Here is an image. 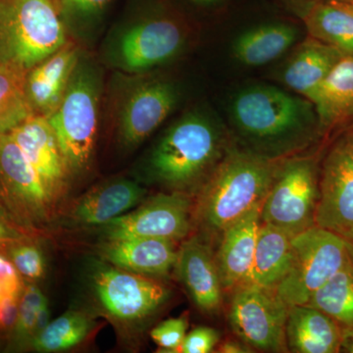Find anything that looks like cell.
<instances>
[{
    "label": "cell",
    "mask_w": 353,
    "mask_h": 353,
    "mask_svg": "<svg viewBox=\"0 0 353 353\" xmlns=\"http://www.w3.org/2000/svg\"><path fill=\"white\" fill-rule=\"evenodd\" d=\"M232 116L243 148L271 159L290 157L322 134L312 102L270 85L239 92Z\"/></svg>",
    "instance_id": "obj_1"
},
{
    "label": "cell",
    "mask_w": 353,
    "mask_h": 353,
    "mask_svg": "<svg viewBox=\"0 0 353 353\" xmlns=\"http://www.w3.org/2000/svg\"><path fill=\"white\" fill-rule=\"evenodd\" d=\"M231 148L194 196V227L209 243L261 206L281 162ZM212 245V243H211Z\"/></svg>",
    "instance_id": "obj_2"
},
{
    "label": "cell",
    "mask_w": 353,
    "mask_h": 353,
    "mask_svg": "<svg viewBox=\"0 0 353 353\" xmlns=\"http://www.w3.org/2000/svg\"><path fill=\"white\" fill-rule=\"evenodd\" d=\"M224 130L212 117L190 111L168 128L150 154V175L171 192L196 196L229 152Z\"/></svg>",
    "instance_id": "obj_3"
},
{
    "label": "cell",
    "mask_w": 353,
    "mask_h": 353,
    "mask_svg": "<svg viewBox=\"0 0 353 353\" xmlns=\"http://www.w3.org/2000/svg\"><path fill=\"white\" fill-rule=\"evenodd\" d=\"M102 90L101 68L94 58L83 51L63 101L46 118L71 175L87 171L94 159Z\"/></svg>",
    "instance_id": "obj_4"
},
{
    "label": "cell",
    "mask_w": 353,
    "mask_h": 353,
    "mask_svg": "<svg viewBox=\"0 0 353 353\" xmlns=\"http://www.w3.org/2000/svg\"><path fill=\"white\" fill-rule=\"evenodd\" d=\"M68 41L55 0H0V64L28 72Z\"/></svg>",
    "instance_id": "obj_5"
},
{
    "label": "cell",
    "mask_w": 353,
    "mask_h": 353,
    "mask_svg": "<svg viewBox=\"0 0 353 353\" xmlns=\"http://www.w3.org/2000/svg\"><path fill=\"white\" fill-rule=\"evenodd\" d=\"M187 41V29L180 21L169 16H148L114 32L105 58L120 73L148 74L178 57Z\"/></svg>",
    "instance_id": "obj_6"
},
{
    "label": "cell",
    "mask_w": 353,
    "mask_h": 353,
    "mask_svg": "<svg viewBox=\"0 0 353 353\" xmlns=\"http://www.w3.org/2000/svg\"><path fill=\"white\" fill-rule=\"evenodd\" d=\"M292 257L284 279L276 288L289 306L307 304L348 259L347 240L313 226L292 239Z\"/></svg>",
    "instance_id": "obj_7"
},
{
    "label": "cell",
    "mask_w": 353,
    "mask_h": 353,
    "mask_svg": "<svg viewBox=\"0 0 353 353\" xmlns=\"http://www.w3.org/2000/svg\"><path fill=\"white\" fill-rule=\"evenodd\" d=\"M319 175L314 157L285 158L262 203L261 222L292 236L315 226Z\"/></svg>",
    "instance_id": "obj_8"
},
{
    "label": "cell",
    "mask_w": 353,
    "mask_h": 353,
    "mask_svg": "<svg viewBox=\"0 0 353 353\" xmlns=\"http://www.w3.org/2000/svg\"><path fill=\"white\" fill-rule=\"evenodd\" d=\"M114 94L113 115L120 143L134 148L145 141L178 105L175 83L148 74L125 76Z\"/></svg>",
    "instance_id": "obj_9"
},
{
    "label": "cell",
    "mask_w": 353,
    "mask_h": 353,
    "mask_svg": "<svg viewBox=\"0 0 353 353\" xmlns=\"http://www.w3.org/2000/svg\"><path fill=\"white\" fill-rule=\"evenodd\" d=\"M95 299L116 321L134 325L152 317L166 303L170 290L150 276L99 264L92 273Z\"/></svg>",
    "instance_id": "obj_10"
},
{
    "label": "cell",
    "mask_w": 353,
    "mask_h": 353,
    "mask_svg": "<svg viewBox=\"0 0 353 353\" xmlns=\"http://www.w3.org/2000/svg\"><path fill=\"white\" fill-rule=\"evenodd\" d=\"M232 292L229 321L236 336L261 352H287L285 323L290 306L277 290L243 285Z\"/></svg>",
    "instance_id": "obj_11"
},
{
    "label": "cell",
    "mask_w": 353,
    "mask_h": 353,
    "mask_svg": "<svg viewBox=\"0 0 353 353\" xmlns=\"http://www.w3.org/2000/svg\"><path fill=\"white\" fill-rule=\"evenodd\" d=\"M0 194L16 219L31 232L50 220L57 203L9 134L0 136Z\"/></svg>",
    "instance_id": "obj_12"
},
{
    "label": "cell",
    "mask_w": 353,
    "mask_h": 353,
    "mask_svg": "<svg viewBox=\"0 0 353 353\" xmlns=\"http://www.w3.org/2000/svg\"><path fill=\"white\" fill-rule=\"evenodd\" d=\"M194 196L171 192L150 197L132 212L104 225L106 240L150 238L185 240L194 228Z\"/></svg>",
    "instance_id": "obj_13"
},
{
    "label": "cell",
    "mask_w": 353,
    "mask_h": 353,
    "mask_svg": "<svg viewBox=\"0 0 353 353\" xmlns=\"http://www.w3.org/2000/svg\"><path fill=\"white\" fill-rule=\"evenodd\" d=\"M315 226L353 241V150L350 136L338 141L323 161Z\"/></svg>",
    "instance_id": "obj_14"
},
{
    "label": "cell",
    "mask_w": 353,
    "mask_h": 353,
    "mask_svg": "<svg viewBox=\"0 0 353 353\" xmlns=\"http://www.w3.org/2000/svg\"><path fill=\"white\" fill-rule=\"evenodd\" d=\"M175 269L199 310L211 315L219 312L225 290L215 253L208 241L197 234L183 241L178 252Z\"/></svg>",
    "instance_id": "obj_15"
},
{
    "label": "cell",
    "mask_w": 353,
    "mask_h": 353,
    "mask_svg": "<svg viewBox=\"0 0 353 353\" xmlns=\"http://www.w3.org/2000/svg\"><path fill=\"white\" fill-rule=\"evenodd\" d=\"M9 134L38 171L55 201L61 199L72 175L48 119L32 115Z\"/></svg>",
    "instance_id": "obj_16"
},
{
    "label": "cell",
    "mask_w": 353,
    "mask_h": 353,
    "mask_svg": "<svg viewBox=\"0 0 353 353\" xmlns=\"http://www.w3.org/2000/svg\"><path fill=\"white\" fill-rule=\"evenodd\" d=\"M82 52L78 43L69 39L27 72L26 97L34 115L48 118L59 108Z\"/></svg>",
    "instance_id": "obj_17"
},
{
    "label": "cell",
    "mask_w": 353,
    "mask_h": 353,
    "mask_svg": "<svg viewBox=\"0 0 353 353\" xmlns=\"http://www.w3.org/2000/svg\"><path fill=\"white\" fill-rule=\"evenodd\" d=\"M260 210L261 206L252 209L220 236L215 257L225 292L248 283L261 225Z\"/></svg>",
    "instance_id": "obj_18"
},
{
    "label": "cell",
    "mask_w": 353,
    "mask_h": 353,
    "mask_svg": "<svg viewBox=\"0 0 353 353\" xmlns=\"http://www.w3.org/2000/svg\"><path fill=\"white\" fill-rule=\"evenodd\" d=\"M176 243L161 239H111L101 246V256L132 273L163 277L175 268L178 259Z\"/></svg>",
    "instance_id": "obj_19"
},
{
    "label": "cell",
    "mask_w": 353,
    "mask_h": 353,
    "mask_svg": "<svg viewBox=\"0 0 353 353\" xmlns=\"http://www.w3.org/2000/svg\"><path fill=\"white\" fill-rule=\"evenodd\" d=\"M145 190L129 179H118L88 190L76 201L70 218L80 226H102L138 205Z\"/></svg>",
    "instance_id": "obj_20"
},
{
    "label": "cell",
    "mask_w": 353,
    "mask_h": 353,
    "mask_svg": "<svg viewBox=\"0 0 353 353\" xmlns=\"http://www.w3.org/2000/svg\"><path fill=\"white\" fill-rule=\"evenodd\" d=\"M341 326L319 309L292 305L285 323L288 352L294 353L340 352Z\"/></svg>",
    "instance_id": "obj_21"
},
{
    "label": "cell",
    "mask_w": 353,
    "mask_h": 353,
    "mask_svg": "<svg viewBox=\"0 0 353 353\" xmlns=\"http://www.w3.org/2000/svg\"><path fill=\"white\" fill-rule=\"evenodd\" d=\"M343 57L333 46L308 36L285 64L283 82L313 103L320 85Z\"/></svg>",
    "instance_id": "obj_22"
},
{
    "label": "cell",
    "mask_w": 353,
    "mask_h": 353,
    "mask_svg": "<svg viewBox=\"0 0 353 353\" xmlns=\"http://www.w3.org/2000/svg\"><path fill=\"white\" fill-rule=\"evenodd\" d=\"M321 131L353 123V57H343L320 85L314 101Z\"/></svg>",
    "instance_id": "obj_23"
},
{
    "label": "cell",
    "mask_w": 353,
    "mask_h": 353,
    "mask_svg": "<svg viewBox=\"0 0 353 353\" xmlns=\"http://www.w3.org/2000/svg\"><path fill=\"white\" fill-rule=\"evenodd\" d=\"M292 236L261 222L250 278L245 285L276 289L289 270Z\"/></svg>",
    "instance_id": "obj_24"
},
{
    "label": "cell",
    "mask_w": 353,
    "mask_h": 353,
    "mask_svg": "<svg viewBox=\"0 0 353 353\" xmlns=\"http://www.w3.org/2000/svg\"><path fill=\"white\" fill-rule=\"evenodd\" d=\"M297 30L284 23L260 25L240 34L233 43L234 57L248 67L270 63L296 43Z\"/></svg>",
    "instance_id": "obj_25"
},
{
    "label": "cell",
    "mask_w": 353,
    "mask_h": 353,
    "mask_svg": "<svg viewBox=\"0 0 353 353\" xmlns=\"http://www.w3.org/2000/svg\"><path fill=\"white\" fill-rule=\"evenodd\" d=\"M308 36L353 57V13L332 1L313 0L303 14Z\"/></svg>",
    "instance_id": "obj_26"
},
{
    "label": "cell",
    "mask_w": 353,
    "mask_h": 353,
    "mask_svg": "<svg viewBox=\"0 0 353 353\" xmlns=\"http://www.w3.org/2000/svg\"><path fill=\"white\" fill-rule=\"evenodd\" d=\"M307 305L326 313L341 327H353V264L350 255L347 263L311 297Z\"/></svg>",
    "instance_id": "obj_27"
},
{
    "label": "cell",
    "mask_w": 353,
    "mask_h": 353,
    "mask_svg": "<svg viewBox=\"0 0 353 353\" xmlns=\"http://www.w3.org/2000/svg\"><path fill=\"white\" fill-rule=\"evenodd\" d=\"M27 71L0 64V136L10 134L32 117L25 92Z\"/></svg>",
    "instance_id": "obj_28"
},
{
    "label": "cell",
    "mask_w": 353,
    "mask_h": 353,
    "mask_svg": "<svg viewBox=\"0 0 353 353\" xmlns=\"http://www.w3.org/2000/svg\"><path fill=\"white\" fill-rule=\"evenodd\" d=\"M92 328V321L85 312L69 310L54 321L30 343L39 352H61L80 345Z\"/></svg>",
    "instance_id": "obj_29"
},
{
    "label": "cell",
    "mask_w": 353,
    "mask_h": 353,
    "mask_svg": "<svg viewBox=\"0 0 353 353\" xmlns=\"http://www.w3.org/2000/svg\"><path fill=\"white\" fill-rule=\"evenodd\" d=\"M69 36L85 39L92 34L112 0H55Z\"/></svg>",
    "instance_id": "obj_30"
},
{
    "label": "cell",
    "mask_w": 353,
    "mask_h": 353,
    "mask_svg": "<svg viewBox=\"0 0 353 353\" xmlns=\"http://www.w3.org/2000/svg\"><path fill=\"white\" fill-rule=\"evenodd\" d=\"M48 299L37 285H28L23 290L19 301V313L13 330L14 341L17 345L31 343L34 336V323L39 308Z\"/></svg>",
    "instance_id": "obj_31"
},
{
    "label": "cell",
    "mask_w": 353,
    "mask_h": 353,
    "mask_svg": "<svg viewBox=\"0 0 353 353\" xmlns=\"http://www.w3.org/2000/svg\"><path fill=\"white\" fill-rule=\"evenodd\" d=\"M9 260L20 275L30 280H39L46 272V262L41 248L30 240L18 241L6 248Z\"/></svg>",
    "instance_id": "obj_32"
},
{
    "label": "cell",
    "mask_w": 353,
    "mask_h": 353,
    "mask_svg": "<svg viewBox=\"0 0 353 353\" xmlns=\"http://www.w3.org/2000/svg\"><path fill=\"white\" fill-rule=\"evenodd\" d=\"M188 327L187 318H172L157 325L150 332V336L164 352H179L187 336Z\"/></svg>",
    "instance_id": "obj_33"
},
{
    "label": "cell",
    "mask_w": 353,
    "mask_h": 353,
    "mask_svg": "<svg viewBox=\"0 0 353 353\" xmlns=\"http://www.w3.org/2000/svg\"><path fill=\"white\" fill-rule=\"evenodd\" d=\"M31 239V231L26 229L7 208L0 194V252L12 243Z\"/></svg>",
    "instance_id": "obj_34"
},
{
    "label": "cell",
    "mask_w": 353,
    "mask_h": 353,
    "mask_svg": "<svg viewBox=\"0 0 353 353\" xmlns=\"http://www.w3.org/2000/svg\"><path fill=\"white\" fill-rule=\"evenodd\" d=\"M219 333L216 330L208 328V327H199L187 334L179 352H213L219 343Z\"/></svg>",
    "instance_id": "obj_35"
},
{
    "label": "cell",
    "mask_w": 353,
    "mask_h": 353,
    "mask_svg": "<svg viewBox=\"0 0 353 353\" xmlns=\"http://www.w3.org/2000/svg\"><path fill=\"white\" fill-rule=\"evenodd\" d=\"M21 296H7L0 303V320L1 330L12 331L15 327L19 313V301Z\"/></svg>",
    "instance_id": "obj_36"
},
{
    "label": "cell",
    "mask_w": 353,
    "mask_h": 353,
    "mask_svg": "<svg viewBox=\"0 0 353 353\" xmlns=\"http://www.w3.org/2000/svg\"><path fill=\"white\" fill-rule=\"evenodd\" d=\"M22 292V281L20 277L0 278V303L7 296H21Z\"/></svg>",
    "instance_id": "obj_37"
},
{
    "label": "cell",
    "mask_w": 353,
    "mask_h": 353,
    "mask_svg": "<svg viewBox=\"0 0 353 353\" xmlns=\"http://www.w3.org/2000/svg\"><path fill=\"white\" fill-rule=\"evenodd\" d=\"M218 352L221 353H250L253 352L252 347H250L248 343L239 339H228V340L220 343L218 347Z\"/></svg>",
    "instance_id": "obj_38"
},
{
    "label": "cell",
    "mask_w": 353,
    "mask_h": 353,
    "mask_svg": "<svg viewBox=\"0 0 353 353\" xmlns=\"http://www.w3.org/2000/svg\"><path fill=\"white\" fill-rule=\"evenodd\" d=\"M50 322V307H48V303L46 301V303H44L43 306L39 308L38 315H37L36 323H34V336H32V339L38 336L39 333H41V332L48 326Z\"/></svg>",
    "instance_id": "obj_39"
},
{
    "label": "cell",
    "mask_w": 353,
    "mask_h": 353,
    "mask_svg": "<svg viewBox=\"0 0 353 353\" xmlns=\"http://www.w3.org/2000/svg\"><path fill=\"white\" fill-rule=\"evenodd\" d=\"M20 277L19 272L15 268L12 262L7 259L0 252V278H16Z\"/></svg>",
    "instance_id": "obj_40"
},
{
    "label": "cell",
    "mask_w": 353,
    "mask_h": 353,
    "mask_svg": "<svg viewBox=\"0 0 353 353\" xmlns=\"http://www.w3.org/2000/svg\"><path fill=\"white\" fill-rule=\"evenodd\" d=\"M340 352L353 353V327H341Z\"/></svg>",
    "instance_id": "obj_41"
},
{
    "label": "cell",
    "mask_w": 353,
    "mask_h": 353,
    "mask_svg": "<svg viewBox=\"0 0 353 353\" xmlns=\"http://www.w3.org/2000/svg\"><path fill=\"white\" fill-rule=\"evenodd\" d=\"M190 1L192 2L194 4H196V6H206L219 3V2L224 1V0H190Z\"/></svg>",
    "instance_id": "obj_42"
},
{
    "label": "cell",
    "mask_w": 353,
    "mask_h": 353,
    "mask_svg": "<svg viewBox=\"0 0 353 353\" xmlns=\"http://www.w3.org/2000/svg\"><path fill=\"white\" fill-rule=\"evenodd\" d=\"M322 1L336 2V3L345 4V6L353 7V0H322Z\"/></svg>",
    "instance_id": "obj_43"
},
{
    "label": "cell",
    "mask_w": 353,
    "mask_h": 353,
    "mask_svg": "<svg viewBox=\"0 0 353 353\" xmlns=\"http://www.w3.org/2000/svg\"><path fill=\"white\" fill-rule=\"evenodd\" d=\"M348 243V250H350V259H352V264H353V241H347Z\"/></svg>",
    "instance_id": "obj_44"
},
{
    "label": "cell",
    "mask_w": 353,
    "mask_h": 353,
    "mask_svg": "<svg viewBox=\"0 0 353 353\" xmlns=\"http://www.w3.org/2000/svg\"><path fill=\"white\" fill-rule=\"evenodd\" d=\"M339 4H341V3H339ZM341 6L345 7V9H347L348 11H350V12L353 13V7L345 6V4H341Z\"/></svg>",
    "instance_id": "obj_45"
},
{
    "label": "cell",
    "mask_w": 353,
    "mask_h": 353,
    "mask_svg": "<svg viewBox=\"0 0 353 353\" xmlns=\"http://www.w3.org/2000/svg\"><path fill=\"white\" fill-rule=\"evenodd\" d=\"M350 141H352V150H353V134H350Z\"/></svg>",
    "instance_id": "obj_46"
},
{
    "label": "cell",
    "mask_w": 353,
    "mask_h": 353,
    "mask_svg": "<svg viewBox=\"0 0 353 353\" xmlns=\"http://www.w3.org/2000/svg\"><path fill=\"white\" fill-rule=\"evenodd\" d=\"M0 330H1V320H0Z\"/></svg>",
    "instance_id": "obj_47"
}]
</instances>
